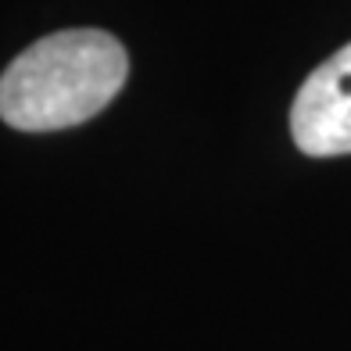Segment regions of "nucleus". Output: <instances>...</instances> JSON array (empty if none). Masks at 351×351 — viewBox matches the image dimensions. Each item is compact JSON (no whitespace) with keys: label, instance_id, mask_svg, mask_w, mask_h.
<instances>
[{"label":"nucleus","instance_id":"nucleus-1","mask_svg":"<svg viewBox=\"0 0 351 351\" xmlns=\"http://www.w3.org/2000/svg\"><path fill=\"white\" fill-rule=\"evenodd\" d=\"M130 79L125 47L101 29L36 40L0 75V119L22 133H54L104 111Z\"/></svg>","mask_w":351,"mask_h":351},{"label":"nucleus","instance_id":"nucleus-2","mask_svg":"<svg viewBox=\"0 0 351 351\" xmlns=\"http://www.w3.org/2000/svg\"><path fill=\"white\" fill-rule=\"evenodd\" d=\"M291 136L301 154H351V43L319 65L291 104Z\"/></svg>","mask_w":351,"mask_h":351}]
</instances>
